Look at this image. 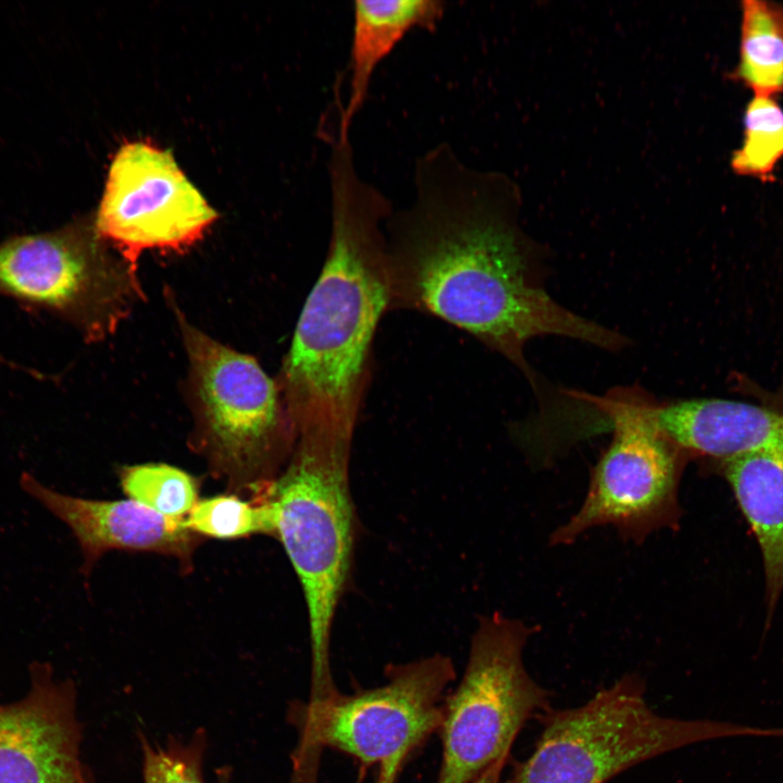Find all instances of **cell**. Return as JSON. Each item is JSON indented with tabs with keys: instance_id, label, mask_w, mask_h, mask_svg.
<instances>
[{
	"instance_id": "1",
	"label": "cell",
	"mask_w": 783,
	"mask_h": 783,
	"mask_svg": "<svg viewBox=\"0 0 783 783\" xmlns=\"http://www.w3.org/2000/svg\"><path fill=\"white\" fill-rule=\"evenodd\" d=\"M506 175L468 166L447 144L414 166V199L388 217L390 309L436 316L513 363L538 394L525 345L544 335L619 350L626 338L559 304L540 283Z\"/></svg>"
},
{
	"instance_id": "2",
	"label": "cell",
	"mask_w": 783,
	"mask_h": 783,
	"mask_svg": "<svg viewBox=\"0 0 783 783\" xmlns=\"http://www.w3.org/2000/svg\"><path fill=\"white\" fill-rule=\"evenodd\" d=\"M331 234L321 274L276 378L295 432L353 434L371 377L377 324L390 310L389 199L364 181L350 140L328 136Z\"/></svg>"
},
{
	"instance_id": "3",
	"label": "cell",
	"mask_w": 783,
	"mask_h": 783,
	"mask_svg": "<svg viewBox=\"0 0 783 783\" xmlns=\"http://www.w3.org/2000/svg\"><path fill=\"white\" fill-rule=\"evenodd\" d=\"M171 304L188 360L189 445L226 493L262 499L296 439L279 385L253 357L189 323L173 298Z\"/></svg>"
},
{
	"instance_id": "4",
	"label": "cell",
	"mask_w": 783,
	"mask_h": 783,
	"mask_svg": "<svg viewBox=\"0 0 783 783\" xmlns=\"http://www.w3.org/2000/svg\"><path fill=\"white\" fill-rule=\"evenodd\" d=\"M352 437L326 428L296 432L291 453L266 496L274 538L303 593L313 681L333 676L332 629L349 576L355 533L349 485Z\"/></svg>"
},
{
	"instance_id": "5",
	"label": "cell",
	"mask_w": 783,
	"mask_h": 783,
	"mask_svg": "<svg viewBox=\"0 0 783 783\" xmlns=\"http://www.w3.org/2000/svg\"><path fill=\"white\" fill-rule=\"evenodd\" d=\"M532 751L504 783H605L684 746L729 737H773V728L679 719L655 711L644 680L626 674L581 706L549 710ZM502 783V782H501Z\"/></svg>"
},
{
	"instance_id": "6",
	"label": "cell",
	"mask_w": 783,
	"mask_h": 783,
	"mask_svg": "<svg viewBox=\"0 0 783 783\" xmlns=\"http://www.w3.org/2000/svg\"><path fill=\"white\" fill-rule=\"evenodd\" d=\"M385 676L378 686L338 692L318 705L294 707L290 721L298 742L290 783H316L324 749L398 778L410 754L438 732L444 700L457 673L448 656L434 654L390 664Z\"/></svg>"
},
{
	"instance_id": "7",
	"label": "cell",
	"mask_w": 783,
	"mask_h": 783,
	"mask_svg": "<svg viewBox=\"0 0 783 783\" xmlns=\"http://www.w3.org/2000/svg\"><path fill=\"white\" fill-rule=\"evenodd\" d=\"M137 269L94 216L0 241V296L57 316L87 343L111 336L145 297Z\"/></svg>"
},
{
	"instance_id": "8",
	"label": "cell",
	"mask_w": 783,
	"mask_h": 783,
	"mask_svg": "<svg viewBox=\"0 0 783 783\" xmlns=\"http://www.w3.org/2000/svg\"><path fill=\"white\" fill-rule=\"evenodd\" d=\"M532 633L496 612L478 620L462 678L444 700L436 783H473L509 757L527 720L552 709L549 692L524 663Z\"/></svg>"
},
{
	"instance_id": "9",
	"label": "cell",
	"mask_w": 783,
	"mask_h": 783,
	"mask_svg": "<svg viewBox=\"0 0 783 783\" xmlns=\"http://www.w3.org/2000/svg\"><path fill=\"white\" fill-rule=\"evenodd\" d=\"M613 431L593 469L580 509L557 529L551 544H570L588 529L611 525L625 539L673 527L681 515L679 485L686 453L660 431L656 402L636 388L597 398Z\"/></svg>"
},
{
	"instance_id": "10",
	"label": "cell",
	"mask_w": 783,
	"mask_h": 783,
	"mask_svg": "<svg viewBox=\"0 0 783 783\" xmlns=\"http://www.w3.org/2000/svg\"><path fill=\"white\" fill-rule=\"evenodd\" d=\"M216 219L171 151L141 140L115 152L94 216L100 237L136 268L145 250L189 249Z\"/></svg>"
},
{
	"instance_id": "11",
	"label": "cell",
	"mask_w": 783,
	"mask_h": 783,
	"mask_svg": "<svg viewBox=\"0 0 783 783\" xmlns=\"http://www.w3.org/2000/svg\"><path fill=\"white\" fill-rule=\"evenodd\" d=\"M82 741L74 682L33 662L26 694L0 703V783H94Z\"/></svg>"
},
{
	"instance_id": "12",
	"label": "cell",
	"mask_w": 783,
	"mask_h": 783,
	"mask_svg": "<svg viewBox=\"0 0 783 783\" xmlns=\"http://www.w3.org/2000/svg\"><path fill=\"white\" fill-rule=\"evenodd\" d=\"M27 495L65 524L82 552V573L88 577L110 550L144 551L175 558L184 572L203 537L184 526V519L160 514L132 500H100L55 490L28 472L20 477Z\"/></svg>"
},
{
	"instance_id": "13",
	"label": "cell",
	"mask_w": 783,
	"mask_h": 783,
	"mask_svg": "<svg viewBox=\"0 0 783 783\" xmlns=\"http://www.w3.org/2000/svg\"><path fill=\"white\" fill-rule=\"evenodd\" d=\"M656 421L686 455L721 461L760 450L783 451V411L750 402L698 398L657 405Z\"/></svg>"
},
{
	"instance_id": "14",
	"label": "cell",
	"mask_w": 783,
	"mask_h": 783,
	"mask_svg": "<svg viewBox=\"0 0 783 783\" xmlns=\"http://www.w3.org/2000/svg\"><path fill=\"white\" fill-rule=\"evenodd\" d=\"M445 3L437 0L353 2L352 34L348 61V96H336L332 124L338 138L350 139V128L364 105L378 64L413 29L434 30L444 16Z\"/></svg>"
},
{
	"instance_id": "15",
	"label": "cell",
	"mask_w": 783,
	"mask_h": 783,
	"mask_svg": "<svg viewBox=\"0 0 783 783\" xmlns=\"http://www.w3.org/2000/svg\"><path fill=\"white\" fill-rule=\"evenodd\" d=\"M722 470L760 551L770 617L783 593V451L743 453Z\"/></svg>"
},
{
	"instance_id": "16",
	"label": "cell",
	"mask_w": 783,
	"mask_h": 783,
	"mask_svg": "<svg viewBox=\"0 0 783 783\" xmlns=\"http://www.w3.org/2000/svg\"><path fill=\"white\" fill-rule=\"evenodd\" d=\"M738 63L731 77L755 96L783 91V4L765 0L741 3Z\"/></svg>"
},
{
	"instance_id": "17",
	"label": "cell",
	"mask_w": 783,
	"mask_h": 783,
	"mask_svg": "<svg viewBox=\"0 0 783 783\" xmlns=\"http://www.w3.org/2000/svg\"><path fill=\"white\" fill-rule=\"evenodd\" d=\"M119 480L128 499L165 517L184 519L199 500V480L167 463L124 465Z\"/></svg>"
},
{
	"instance_id": "18",
	"label": "cell",
	"mask_w": 783,
	"mask_h": 783,
	"mask_svg": "<svg viewBox=\"0 0 783 783\" xmlns=\"http://www.w3.org/2000/svg\"><path fill=\"white\" fill-rule=\"evenodd\" d=\"M742 144L731 158V169L738 175L773 179L783 159V109L774 97L754 96L743 117Z\"/></svg>"
},
{
	"instance_id": "19",
	"label": "cell",
	"mask_w": 783,
	"mask_h": 783,
	"mask_svg": "<svg viewBox=\"0 0 783 783\" xmlns=\"http://www.w3.org/2000/svg\"><path fill=\"white\" fill-rule=\"evenodd\" d=\"M183 523L203 538L238 539L257 534L274 537L272 510L266 498L248 499L232 493L199 498Z\"/></svg>"
},
{
	"instance_id": "20",
	"label": "cell",
	"mask_w": 783,
	"mask_h": 783,
	"mask_svg": "<svg viewBox=\"0 0 783 783\" xmlns=\"http://www.w3.org/2000/svg\"><path fill=\"white\" fill-rule=\"evenodd\" d=\"M142 753V783H206L203 760L208 746L204 730L189 738H169L153 744L139 735Z\"/></svg>"
},
{
	"instance_id": "21",
	"label": "cell",
	"mask_w": 783,
	"mask_h": 783,
	"mask_svg": "<svg viewBox=\"0 0 783 783\" xmlns=\"http://www.w3.org/2000/svg\"><path fill=\"white\" fill-rule=\"evenodd\" d=\"M507 763V759H501L490 766L482 773L473 783H501V773Z\"/></svg>"
},
{
	"instance_id": "22",
	"label": "cell",
	"mask_w": 783,
	"mask_h": 783,
	"mask_svg": "<svg viewBox=\"0 0 783 783\" xmlns=\"http://www.w3.org/2000/svg\"><path fill=\"white\" fill-rule=\"evenodd\" d=\"M375 783H396V780H394V779H388V778H385V776H383V775H381V774H377V779H376V782H375Z\"/></svg>"
}]
</instances>
